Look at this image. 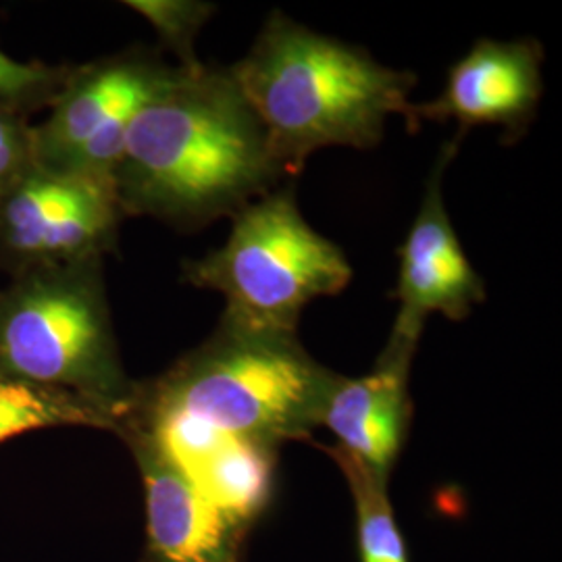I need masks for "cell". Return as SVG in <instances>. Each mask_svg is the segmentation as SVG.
<instances>
[{
  "label": "cell",
  "instance_id": "8",
  "mask_svg": "<svg viewBox=\"0 0 562 562\" xmlns=\"http://www.w3.org/2000/svg\"><path fill=\"white\" fill-rule=\"evenodd\" d=\"M461 136L443 146L425 186L419 213L401 246V271L394 299L401 302L392 338L419 344L429 315L462 322L485 301V283L462 250L443 204L442 180Z\"/></svg>",
  "mask_w": 562,
  "mask_h": 562
},
{
  "label": "cell",
  "instance_id": "12",
  "mask_svg": "<svg viewBox=\"0 0 562 562\" xmlns=\"http://www.w3.org/2000/svg\"><path fill=\"white\" fill-rule=\"evenodd\" d=\"M278 450L259 443L225 442L190 475L209 501L250 529L273 496Z\"/></svg>",
  "mask_w": 562,
  "mask_h": 562
},
{
  "label": "cell",
  "instance_id": "14",
  "mask_svg": "<svg viewBox=\"0 0 562 562\" xmlns=\"http://www.w3.org/2000/svg\"><path fill=\"white\" fill-rule=\"evenodd\" d=\"M323 450L340 467L341 475L350 485L361 562H408L406 543L387 496L390 482L378 480L334 446H323Z\"/></svg>",
  "mask_w": 562,
  "mask_h": 562
},
{
  "label": "cell",
  "instance_id": "17",
  "mask_svg": "<svg viewBox=\"0 0 562 562\" xmlns=\"http://www.w3.org/2000/svg\"><path fill=\"white\" fill-rule=\"evenodd\" d=\"M36 167L30 117L0 109V196Z\"/></svg>",
  "mask_w": 562,
  "mask_h": 562
},
{
  "label": "cell",
  "instance_id": "6",
  "mask_svg": "<svg viewBox=\"0 0 562 562\" xmlns=\"http://www.w3.org/2000/svg\"><path fill=\"white\" fill-rule=\"evenodd\" d=\"M176 74L150 48L71 65L48 120L34 125L36 165L113 181L130 123Z\"/></svg>",
  "mask_w": 562,
  "mask_h": 562
},
{
  "label": "cell",
  "instance_id": "11",
  "mask_svg": "<svg viewBox=\"0 0 562 562\" xmlns=\"http://www.w3.org/2000/svg\"><path fill=\"white\" fill-rule=\"evenodd\" d=\"M417 348L390 336L373 371L355 380L338 375L323 404L319 427L334 434V448L383 482H390L406 442L413 415L408 373Z\"/></svg>",
  "mask_w": 562,
  "mask_h": 562
},
{
  "label": "cell",
  "instance_id": "16",
  "mask_svg": "<svg viewBox=\"0 0 562 562\" xmlns=\"http://www.w3.org/2000/svg\"><path fill=\"white\" fill-rule=\"evenodd\" d=\"M125 4L153 25L162 44L176 55L178 67L194 69L202 65L194 53V41L215 11L213 4L192 0H130Z\"/></svg>",
  "mask_w": 562,
  "mask_h": 562
},
{
  "label": "cell",
  "instance_id": "10",
  "mask_svg": "<svg viewBox=\"0 0 562 562\" xmlns=\"http://www.w3.org/2000/svg\"><path fill=\"white\" fill-rule=\"evenodd\" d=\"M542 60L540 42H477L452 65L438 99L413 104V127L422 121H454L461 138L475 125H496L519 138L542 99Z\"/></svg>",
  "mask_w": 562,
  "mask_h": 562
},
{
  "label": "cell",
  "instance_id": "3",
  "mask_svg": "<svg viewBox=\"0 0 562 562\" xmlns=\"http://www.w3.org/2000/svg\"><path fill=\"white\" fill-rule=\"evenodd\" d=\"M229 71L285 178L299 176L322 148L378 146L394 115L413 125V74L385 67L359 46L317 34L283 13L267 20Z\"/></svg>",
  "mask_w": 562,
  "mask_h": 562
},
{
  "label": "cell",
  "instance_id": "5",
  "mask_svg": "<svg viewBox=\"0 0 562 562\" xmlns=\"http://www.w3.org/2000/svg\"><path fill=\"white\" fill-rule=\"evenodd\" d=\"M183 280L220 292L229 322L296 334L302 311L340 294L352 267L340 246L302 217L294 186H285L238 211L222 248L183 262Z\"/></svg>",
  "mask_w": 562,
  "mask_h": 562
},
{
  "label": "cell",
  "instance_id": "15",
  "mask_svg": "<svg viewBox=\"0 0 562 562\" xmlns=\"http://www.w3.org/2000/svg\"><path fill=\"white\" fill-rule=\"evenodd\" d=\"M71 65L21 63L0 48V109L23 117L50 109L65 86Z\"/></svg>",
  "mask_w": 562,
  "mask_h": 562
},
{
  "label": "cell",
  "instance_id": "13",
  "mask_svg": "<svg viewBox=\"0 0 562 562\" xmlns=\"http://www.w3.org/2000/svg\"><path fill=\"white\" fill-rule=\"evenodd\" d=\"M125 415L102 402L38 383L0 378V443L38 429L92 427L117 434Z\"/></svg>",
  "mask_w": 562,
  "mask_h": 562
},
{
  "label": "cell",
  "instance_id": "7",
  "mask_svg": "<svg viewBox=\"0 0 562 562\" xmlns=\"http://www.w3.org/2000/svg\"><path fill=\"white\" fill-rule=\"evenodd\" d=\"M123 220L113 181L36 165L0 196V269L106 257Z\"/></svg>",
  "mask_w": 562,
  "mask_h": 562
},
{
  "label": "cell",
  "instance_id": "2",
  "mask_svg": "<svg viewBox=\"0 0 562 562\" xmlns=\"http://www.w3.org/2000/svg\"><path fill=\"white\" fill-rule=\"evenodd\" d=\"M285 176L229 69L178 74L130 123L113 186L125 217L194 232L276 190Z\"/></svg>",
  "mask_w": 562,
  "mask_h": 562
},
{
  "label": "cell",
  "instance_id": "9",
  "mask_svg": "<svg viewBox=\"0 0 562 562\" xmlns=\"http://www.w3.org/2000/svg\"><path fill=\"white\" fill-rule=\"evenodd\" d=\"M140 469L146 503V562H241L248 529L222 508L159 443L123 429Z\"/></svg>",
  "mask_w": 562,
  "mask_h": 562
},
{
  "label": "cell",
  "instance_id": "1",
  "mask_svg": "<svg viewBox=\"0 0 562 562\" xmlns=\"http://www.w3.org/2000/svg\"><path fill=\"white\" fill-rule=\"evenodd\" d=\"M340 373L315 361L296 334L250 329L222 317L217 329L161 378L138 382L121 425L196 471L222 443L278 450L308 440Z\"/></svg>",
  "mask_w": 562,
  "mask_h": 562
},
{
  "label": "cell",
  "instance_id": "4",
  "mask_svg": "<svg viewBox=\"0 0 562 562\" xmlns=\"http://www.w3.org/2000/svg\"><path fill=\"white\" fill-rule=\"evenodd\" d=\"M0 378L59 387L121 411L130 380L104 285V257L23 269L0 288Z\"/></svg>",
  "mask_w": 562,
  "mask_h": 562
}]
</instances>
